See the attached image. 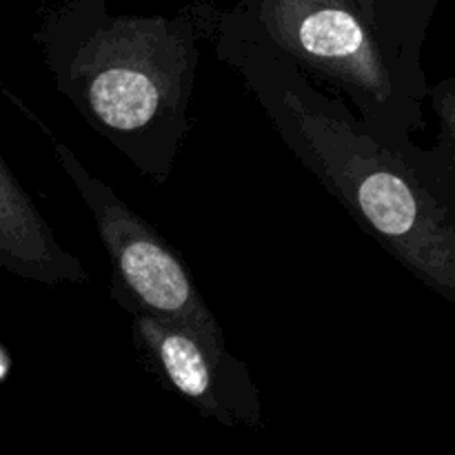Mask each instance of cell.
Segmentation results:
<instances>
[{"label": "cell", "mask_w": 455, "mask_h": 455, "mask_svg": "<svg viewBox=\"0 0 455 455\" xmlns=\"http://www.w3.org/2000/svg\"><path fill=\"white\" fill-rule=\"evenodd\" d=\"M0 358H3V371H0V380H7L9 369H12V360H9L7 347H3V345H0Z\"/></svg>", "instance_id": "9c48e42d"}, {"label": "cell", "mask_w": 455, "mask_h": 455, "mask_svg": "<svg viewBox=\"0 0 455 455\" xmlns=\"http://www.w3.org/2000/svg\"><path fill=\"white\" fill-rule=\"evenodd\" d=\"M56 158L87 204L114 267V298L129 314H149L191 329L227 349L216 315L209 311L180 258L158 231L98 180L80 160L56 142Z\"/></svg>", "instance_id": "277c9868"}, {"label": "cell", "mask_w": 455, "mask_h": 455, "mask_svg": "<svg viewBox=\"0 0 455 455\" xmlns=\"http://www.w3.org/2000/svg\"><path fill=\"white\" fill-rule=\"evenodd\" d=\"M133 342L163 385L225 427H262L258 389L247 364L191 329L132 314Z\"/></svg>", "instance_id": "5b68a950"}, {"label": "cell", "mask_w": 455, "mask_h": 455, "mask_svg": "<svg viewBox=\"0 0 455 455\" xmlns=\"http://www.w3.org/2000/svg\"><path fill=\"white\" fill-rule=\"evenodd\" d=\"M218 56L243 76L280 140L355 225L455 307V225L404 151L345 102L318 92L305 69L235 7L220 16Z\"/></svg>", "instance_id": "6da1fadb"}, {"label": "cell", "mask_w": 455, "mask_h": 455, "mask_svg": "<svg viewBox=\"0 0 455 455\" xmlns=\"http://www.w3.org/2000/svg\"><path fill=\"white\" fill-rule=\"evenodd\" d=\"M429 102L438 116V138L429 149L413 142L404 156L422 187L434 196L455 225V78L434 84L429 89Z\"/></svg>", "instance_id": "ba28073f"}, {"label": "cell", "mask_w": 455, "mask_h": 455, "mask_svg": "<svg viewBox=\"0 0 455 455\" xmlns=\"http://www.w3.org/2000/svg\"><path fill=\"white\" fill-rule=\"evenodd\" d=\"M47 53L60 92L142 173L164 180L187 129L194 29L169 18H114L102 0L62 13Z\"/></svg>", "instance_id": "7a4b0ae2"}, {"label": "cell", "mask_w": 455, "mask_h": 455, "mask_svg": "<svg viewBox=\"0 0 455 455\" xmlns=\"http://www.w3.org/2000/svg\"><path fill=\"white\" fill-rule=\"evenodd\" d=\"M378 43L413 92L429 100V84L420 62L427 29L438 0H358Z\"/></svg>", "instance_id": "52a82bcc"}, {"label": "cell", "mask_w": 455, "mask_h": 455, "mask_svg": "<svg viewBox=\"0 0 455 455\" xmlns=\"http://www.w3.org/2000/svg\"><path fill=\"white\" fill-rule=\"evenodd\" d=\"M0 267L43 284H83L89 274L78 258L58 244L44 218L0 160Z\"/></svg>", "instance_id": "8992f818"}, {"label": "cell", "mask_w": 455, "mask_h": 455, "mask_svg": "<svg viewBox=\"0 0 455 455\" xmlns=\"http://www.w3.org/2000/svg\"><path fill=\"white\" fill-rule=\"evenodd\" d=\"M315 78L340 89L355 114L407 151L425 124L422 100L391 62L358 0H231Z\"/></svg>", "instance_id": "3957f363"}]
</instances>
